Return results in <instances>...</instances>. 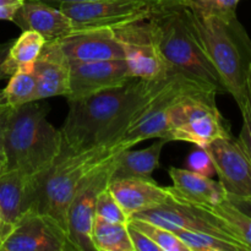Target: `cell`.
I'll use <instances>...</instances> for the list:
<instances>
[{"label": "cell", "mask_w": 251, "mask_h": 251, "mask_svg": "<svg viewBox=\"0 0 251 251\" xmlns=\"http://www.w3.org/2000/svg\"><path fill=\"white\" fill-rule=\"evenodd\" d=\"M233 203H234L237 207H239L240 210L244 211L247 215L251 216V199H233L228 198Z\"/></svg>", "instance_id": "836d02e7"}, {"label": "cell", "mask_w": 251, "mask_h": 251, "mask_svg": "<svg viewBox=\"0 0 251 251\" xmlns=\"http://www.w3.org/2000/svg\"><path fill=\"white\" fill-rule=\"evenodd\" d=\"M70 63L124 59L122 46L113 28H87L74 31L59 39Z\"/></svg>", "instance_id": "5bb4252c"}, {"label": "cell", "mask_w": 251, "mask_h": 251, "mask_svg": "<svg viewBox=\"0 0 251 251\" xmlns=\"http://www.w3.org/2000/svg\"><path fill=\"white\" fill-rule=\"evenodd\" d=\"M32 180L17 171L0 174V212L7 225L15 223L31 210Z\"/></svg>", "instance_id": "d6986e66"}, {"label": "cell", "mask_w": 251, "mask_h": 251, "mask_svg": "<svg viewBox=\"0 0 251 251\" xmlns=\"http://www.w3.org/2000/svg\"><path fill=\"white\" fill-rule=\"evenodd\" d=\"M191 11L203 16L230 17L237 15L240 0H178Z\"/></svg>", "instance_id": "4316f807"}, {"label": "cell", "mask_w": 251, "mask_h": 251, "mask_svg": "<svg viewBox=\"0 0 251 251\" xmlns=\"http://www.w3.org/2000/svg\"><path fill=\"white\" fill-rule=\"evenodd\" d=\"M96 215L100 217L104 218V220L110 221V222L117 223H127L129 222V217L125 215L123 208L115 200L113 194L110 193L109 189L105 188L100 193L97 198V202H96Z\"/></svg>", "instance_id": "83f0119b"}, {"label": "cell", "mask_w": 251, "mask_h": 251, "mask_svg": "<svg viewBox=\"0 0 251 251\" xmlns=\"http://www.w3.org/2000/svg\"><path fill=\"white\" fill-rule=\"evenodd\" d=\"M75 251L65 228L53 217L29 210L17 221L0 251Z\"/></svg>", "instance_id": "8fae6325"}, {"label": "cell", "mask_w": 251, "mask_h": 251, "mask_svg": "<svg viewBox=\"0 0 251 251\" xmlns=\"http://www.w3.org/2000/svg\"><path fill=\"white\" fill-rule=\"evenodd\" d=\"M171 75L157 81L132 77L118 87L69 100L68 114L60 127L63 146L81 152L120 141Z\"/></svg>", "instance_id": "6da1fadb"}, {"label": "cell", "mask_w": 251, "mask_h": 251, "mask_svg": "<svg viewBox=\"0 0 251 251\" xmlns=\"http://www.w3.org/2000/svg\"><path fill=\"white\" fill-rule=\"evenodd\" d=\"M20 5L19 4L1 5V6H0V20H5V21L12 22V20H14V17H15V14H16V11H17V9L20 7Z\"/></svg>", "instance_id": "d6a6232c"}, {"label": "cell", "mask_w": 251, "mask_h": 251, "mask_svg": "<svg viewBox=\"0 0 251 251\" xmlns=\"http://www.w3.org/2000/svg\"><path fill=\"white\" fill-rule=\"evenodd\" d=\"M124 150L122 141L81 152L63 146L50 168L32 180L31 210L50 216L66 230V213L81 181Z\"/></svg>", "instance_id": "277c9868"}, {"label": "cell", "mask_w": 251, "mask_h": 251, "mask_svg": "<svg viewBox=\"0 0 251 251\" xmlns=\"http://www.w3.org/2000/svg\"><path fill=\"white\" fill-rule=\"evenodd\" d=\"M11 229H12V227L5 222L4 218H2L1 212H0V248H1L2 243H4L5 239H6L7 235L10 234Z\"/></svg>", "instance_id": "e575fe53"}, {"label": "cell", "mask_w": 251, "mask_h": 251, "mask_svg": "<svg viewBox=\"0 0 251 251\" xmlns=\"http://www.w3.org/2000/svg\"><path fill=\"white\" fill-rule=\"evenodd\" d=\"M71 63L59 41H47L34 63L37 78L36 100L66 97L70 82Z\"/></svg>", "instance_id": "9a60e30c"}, {"label": "cell", "mask_w": 251, "mask_h": 251, "mask_svg": "<svg viewBox=\"0 0 251 251\" xmlns=\"http://www.w3.org/2000/svg\"><path fill=\"white\" fill-rule=\"evenodd\" d=\"M151 16L120 25L114 27L113 32L124 51L130 75L141 80L157 81L168 77L174 71L159 50Z\"/></svg>", "instance_id": "52a82bcc"}, {"label": "cell", "mask_w": 251, "mask_h": 251, "mask_svg": "<svg viewBox=\"0 0 251 251\" xmlns=\"http://www.w3.org/2000/svg\"><path fill=\"white\" fill-rule=\"evenodd\" d=\"M186 162H188V169L195 172V173L208 176V178H212L216 174L212 159L208 156L207 151L202 147H198V150L191 152Z\"/></svg>", "instance_id": "f546056e"}, {"label": "cell", "mask_w": 251, "mask_h": 251, "mask_svg": "<svg viewBox=\"0 0 251 251\" xmlns=\"http://www.w3.org/2000/svg\"><path fill=\"white\" fill-rule=\"evenodd\" d=\"M189 20L217 71L226 92L242 104L247 92L251 66V38L238 20L230 17L203 16L188 7Z\"/></svg>", "instance_id": "5b68a950"}, {"label": "cell", "mask_w": 251, "mask_h": 251, "mask_svg": "<svg viewBox=\"0 0 251 251\" xmlns=\"http://www.w3.org/2000/svg\"><path fill=\"white\" fill-rule=\"evenodd\" d=\"M10 44H11V41H9L7 43H4L0 46V80H4V78H6V75H5L4 71H2V69H1V64H2V60L5 59V55H6L7 50H9Z\"/></svg>", "instance_id": "8d00e7d4"}, {"label": "cell", "mask_w": 251, "mask_h": 251, "mask_svg": "<svg viewBox=\"0 0 251 251\" xmlns=\"http://www.w3.org/2000/svg\"><path fill=\"white\" fill-rule=\"evenodd\" d=\"M131 218L149 221L173 233L176 230L207 233V234L216 235L228 242L234 243L242 247L244 251H249V249L242 242H239L237 237L223 225L222 221L218 220L210 211L201 206L191 205L185 201L179 200L174 195L168 202L136 213Z\"/></svg>", "instance_id": "9c48e42d"}, {"label": "cell", "mask_w": 251, "mask_h": 251, "mask_svg": "<svg viewBox=\"0 0 251 251\" xmlns=\"http://www.w3.org/2000/svg\"><path fill=\"white\" fill-rule=\"evenodd\" d=\"M114 158L88 174L78 185L66 213V232L75 251H96L91 229L96 215V202L102 190L108 188L113 174Z\"/></svg>", "instance_id": "30bf717a"}, {"label": "cell", "mask_w": 251, "mask_h": 251, "mask_svg": "<svg viewBox=\"0 0 251 251\" xmlns=\"http://www.w3.org/2000/svg\"><path fill=\"white\" fill-rule=\"evenodd\" d=\"M25 0H0V6L1 5H12V4H22Z\"/></svg>", "instance_id": "74e56055"}, {"label": "cell", "mask_w": 251, "mask_h": 251, "mask_svg": "<svg viewBox=\"0 0 251 251\" xmlns=\"http://www.w3.org/2000/svg\"><path fill=\"white\" fill-rule=\"evenodd\" d=\"M91 238L97 251H134L127 232V223L110 222L95 216Z\"/></svg>", "instance_id": "7402d4cb"}, {"label": "cell", "mask_w": 251, "mask_h": 251, "mask_svg": "<svg viewBox=\"0 0 251 251\" xmlns=\"http://www.w3.org/2000/svg\"><path fill=\"white\" fill-rule=\"evenodd\" d=\"M159 2L149 0H98L69 2L58 7L71 20L74 31H78L102 27L114 28L127 22L147 19L153 14Z\"/></svg>", "instance_id": "ba28073f"}, {"label": "cell", "mask_w": 251, "mask_h": 251, "mask_svg": "<svg viewBox=\"0 0 251 251\" xmlns=\"http://www.w3.org/2000/svg\"><path fill=\"white\" fill-rule=\"evenodd\" d=\"M108 189L129 220L136 213L163 205L173 198L171 188L159 186L154 179L113 178Z\"/></svg>", "instance_id": "2e32d148"}, {"label": "cell", "mask_w": 251, "mask_h": 251, "mask_svg": "<svg viewBox=\"0 0 251 251\" xmlns=\"http://www.w3.org/2000/svg\"><path fill=\"white\" fill-rule=\"evenodd\" d=\"M5 171V166H0V174Z\"/></svg>", "instance_id": "ab89813d"}, {"label": "cell", "mask_w": 251, "mask_h": 251, "mask_svg": "<svg viewBox=\"0 0 251 251\" xmlns=\"http://www.w3.org/2000/svg\"><path fill=\"white\" fill-rule=\"evenodd\" d=\"M203 208L222 221L223 225L237 237V239L251 251V216L237 207L228 198L217 205L205 206Z\"/></svg>", "instance_id": "603a6c76"}, {"label": "cell", "mask_w": 251, "mask_h": 251, "mask_svg": "<svg viewBox=\"0 0 251 251\" xmlns=\"http://www.w3.org/2000/svg\"><path fill=\"white\" fill-rule=\"evenodd\" d=\"M131 78L125 59L71 63L69 92L65 98L69 102L90 97L107 88L124 85Z\"/></svg>", "instance_id": "4fadbf2b"}, {"label": "cell", "mask_w": 251, "mask_h": 251, "mask_svg": "<svg viewBox=\"0 0 251 251\" xmlns=\"http://www.w3.org/2000/svg\"><path fill=\"white\" fill-rule=\"evenodd\" d=\"M203 149L212 159L218 181L228 198L251 199V161L238 140L220 137Z\"/></svg>", "instance_id": "7c38bea8"}, {"label": "cell", "mask_w": 251, "mask_h": 251, "mask_svg": "<svg viewBox=\"0 0 251 251\" xmlns=\"http://www.w3.org/2000/svg\"><path fill=\"white\" fill-rule=\"evenodd\" d=\"M174 234L186 245L189 251H244L234 243L207 233L176 230Z\"/></svg>", "instance_id": "d4e9b609"}, {"label": "cell", "mask_w": 251, "mask_h": 251, "mask_svg": "<svg viewBox=\"0 0 251 251\" xmlns=\"http://www.w3.org/2000/svg\"><path fill=\"white\" fill-rule=\"evenodd\" d=\"M129 222L144 232L161 251H189L186 245L171 230L149 221L130 218Z\"/></svg>", "instance_id": "484cf974"}, {"label": "cell", "mask_w": 251, "mask_h": 251, "mask_svg": "<svg viewBox=\"0 0 251 251\" xmlns=\"http://www.w3.org/2000/svg\"><path fill=\"white\" fill-rule=\"evenodd\" d=\"M173 185L169 186L176 199L195 206H213L228 198L220 181L201 176L190 169L171 167L168 171Z\"/></svg>", "instance_id": "ac0fdd59"}, {"label": "cell", "mask_w": 251, "mask_h": 251, "mask_svg": "<svg viewBox=\"0 0 251 251\" xmlns=\"http://www.w3.org/2000/svg\"><path fill=\"white\" fill-rule=\"evenodd\" d=\"M46 42L43 36L34 31H22L21 36L12 39L1 64L6 77L16 71H33L34 63Z\"/></svg>", "instance_id": "44dd1931"}, {"label": "cell", "mask_w": 251, "mask_h": 251, "mask_svg": "<svg viewBox=\"0 0 251 251\" xmlns=\"http://www.w3.org/2000/svg\"><path fill=\"white\" fill-rule=\"evenodd\" d=\"M12 22L21 31H34L46 41H59L74 32L73 22L60 7L41 0H25Z\"/></svg>", "instance_id": "e0dca14e"}, {"label": "cell", "mask_w": 251, "mask_h": 251, "mask_svg": "<svg viewBox=\"0 0 251 251\" xmlns=\"http://www.w3.org/2000/svg\"><path fill=\"white\" fill-rule=\"evenodd\" d=\"M6 103H5L4 100V95H2V90H0V110H2L4 108H6Z\"/></svg>", "instance_id": "f35d334b"}, {"label": "cell", "mask_w": 251, "mask_h": 251, "mask_svg": "<svg viewBox=\"0 0 251 251\" xmlns=\"http://www.w3.org/2000/svg\"><path fill=\"white\" fill-rule=\"evenodd\" d=\"M127 232L134 251H161L144 232H141L130 222H127Z\"/></svg>", "instance_id": "4dcf8cb0"}, {"label": "cell", "mask_w": 251, "mask_h": 251, "mask_svg": "<svg viewBox=\"0 0 251 251\" xmlns=\"http://www.w3.org/2000/svg\"><path fill=\"white\" fill-rule=\"evenodd\" d=\"M167 141L158 142L142 150L126 149L114 157L113 178H139L152 180V173L159 167L161 153Z\"/></svg>", "instance_id": "ffe728a7"}, {"label": "cell", "mask_w": 251, "mask_h": 251, "mask_svg": "<svg viewBox=\"0 0 251 251\" xmlns=\"http://www.w3.org/2000/svg\"><path fill=\"white\" fill-rule=\"evenodd\" d=\"M151 21L159 50L172 71L216 92L225 91L217 71L196 36L185 5L178 0H163L152 14Z\"/></svg>", "instance_id": "3957f363"}, {"label": "cell", "mask_w": 251, "mask_h": 251, "mask_svg": "<svg viewBox=\"0 0 251 251\" xmlns=\"http://www.w3.org/2000/svg\"><path fill=\"white\" fill-rule=\"evenodd\" d=\"M5 103L10 108H17L33 102L37 95V78L33 71H16L9 77L2 88Z\"/></svg>", "instance_id": "cb8c5ba5"}, {"label": "cell", "mask_w": 251, "mask_h": 251, "mask_svg": "<svg viewBox=\"0 0 251 251\" xmlns=\"http://www.w3.org/2000/svg\"><path fill=\"white\" fill-rule=\"evenodd\" d=\"M41 1L47 2V4L54 5V6H60L63 4H69V2H82V1H98V0H41ZM149 1L159 2L162 0H149Z\"/></svg>", "instance_id": "d590c367"}, {"label": "cell", "mask_w": 251, "mask_h": 251, "mask_svg": "<svg viewBox=\"0 0 251 251\" xmlns=\"http://www.w3.org/2000/svg\"><path fill=\"white\" fill-rule=\"evenodd\" d=\"M49 108L33 100L10 108L5 126V171L34 180L50 168L63 150V135L48 120Z\"/></svg>", "instance_id": "7a4b0ae2"}, {"label": "cell", "mask_w": 251, "mask_h": 251, "mask_svg": "<svg viewBox=\"0 0 251 251\" xmlns=\"http://www.w3.org/2000/svg\"><path fill=\"white\" fill-rule=\"evenodd\" d=\"M238 107L242 112L243 126L240 130L239 137L237 140L251 161V66L249 75H248L247 92H245L244 100Z\"/></svg>", "instance_id": "f1b7e54d"}, {"label": "cell", "mask_w": 251, "mask_h": 251, "mask_svg": "<svg viewBox=\"0 0 251 251\" xmlns=\"http://www.w3.org/2000/svg\"><path fill=\"white\" fill-rule=\"evenodd\" d=\"M215 90L194 86L179 93L169 107L164 140L206 147L220 137L232 136L229 123L216 104Z\"/></svg>", "instance_id": "8992f818"}, {"label": "cell", "mask_w": 251, "mask_h": 251, "mask_svg": "<svg viewBox=\"0 0 251 251\" xmlns=\"http://www.w3.org/2000/svg\"><path fill=\"white\" fill-rule=\"evenodd\" d=\"M10 107L4 108L0 110V166H5V150H4V139H5V126H6L7 114H9Z\"/></svg>", "instance_id": "1f68e13d"}]
</instances>
